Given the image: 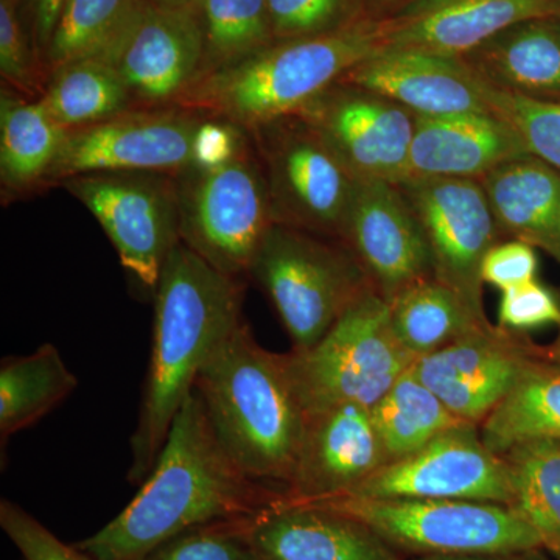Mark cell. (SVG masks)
I'll return each mask as SVG.
<instances>
[{"label":"cell","instance_id":"45","mask_svg":"<svg viewBox=\"0 0 560 560\" xmlns=\"http://www.w3.org/2000/svg\"><path fill=\"white\" fill-rule=\"evenodd\" d=\"M556 294H558V300L560 302V287L556 290ZM540 352L545 359L558 361V363H560V324L558 326V335H556L555 340H552L550 345L541 346Z\"/></svg>","mask_w":560,"mask_h":560},{"label":"cell","instance_id":"12","mask_svg":"<svg viewBox=\"0 0 560 560\" xmlns=\"http://www.w3.org/2000/svg\"><path fill=\"white\" fill-rule=\"evenodd\" d=\"M397 186L425 234L434 278L455 290L475 316L489 320L482 302L481 265L503 235L480 180L405 179Z\"/></svg>","mask_w":560,"mask_h":560},{"label":"cell","instance_id":"29","mask_svg":"<svg viewBox=\"0 0 560 560\" xmlns=\"http://www.w3.org/2000/svg\"><path fill=\"white\" fill-rule=\"evenodd\" d=\"M39 102L68 131L135 109L120 73L98 60L73 61L51 70Z\"/></svg>","mask_w":560,"mask_h":560},{"label":"cell","instance_id":"8","mask_svg":"<svg viewBox=\"0 0 560 560\" xmlns=\"http://www.w3.org/2000/svg\"><path fill=\"white\" fill-rule=\"evenodd\" d=\"M175 178L180 243L223 275L248 276L275 224L267 179L253 140L223 164L189 167Z\"/></svg>","mask_w":560,"mask_h":560},{"label":"cell","instance_id":"16","mask_svg":"<svg viewBox=\"0 0 560 560\" xmlns=\"http://www.w3.org/2000/svg\"><path fill=\"white\" fill-rule=\"evenodd\" d=\"M340 242L388 304L401 291L434 278L425 234L397 184L357 180Z\"/></svg>","mask_w":560,"mask_h":560},{"label":"cell","instance_id":"20","mask_svg":"<svg viewBox=\"0 0 560 560\" xmlns=\"http://www.w3.org/2000/svg\"><path fill=\"white\" fill-rule=\"evenodd\" d=\"M340 83L381 94L416 116L492 113L474 69L460 57L383 49L349 70Z\"/></svg>","mask_w":560,"mask_h":560},{"label":"cell","instance_id":"27","mask_svg":"<svg viewBox=\"0 0 560 560\" xmlns=\"http://www.w3.org/2000/svg\"><path fill=\"white\" fill-rule=\"evenodd\" d=\"M79 381L54 345L31 355L7 357L0 364V438L31 429L77 389Z\"/></svg>","mask_w":560,"mask_h":560},{"label":"cell","instance_id":"19","mask_svg":"<svg viewBox=\"0 0 560 560\" xmlns=\"http://www.w3.org/2000/svg\"><path fill=\"white\" fill-rule=\"evenodd\" d=\"M559 14L560 0H416L382 20L383 49L464 57L518 22Z\"/></svg>","mask_w":560,"mask_h":560},{"label":"cell","instance_id":"3","mask_svg":"<svg viewBox=\"0 0 560 560\" xmlns=\"http://www.w3.org/2000/svg\"><path fill=\"white\" fill-rule=\"evenodd\" d=\"M195 393L232 460L250 480L285 495L307 416L283 353L261 348L242 323L201 371Z\"/></svg>","mask_w":560,"mask_h":560},{"label":"cell","instance_id":"39","mask_svg":"<svg viewBox=\"0 0 560 560\" xmlns=\"http://www.w3.org/2000/svg\"><path fill=\"white\" fill-rule=\"evenodd\" d=\"M548 324H560V302L556 291L537 280L501 291L499 326L526 331Z\"/></svg>","mask_w":560,"mask_h":560},{"label":"cell","instance_id":"26","mask_svg":"<svg viewBox=\"0 0 560 560\" xmlns=\"http://www.w3.org/2000/svg\"><path fill=\"white\" fill-rule=\"evenodd\" d=\"M480 433L499 455L522 441L560 440V363L541 352L529 360L510 394L482 420Z\"/></svg>","mask_w":560,"mask_h":560},{"label":"cell","instance_id":"41","mask_svg":"<svg viewBox=\"0 0 560 560\" xmlns=\"http://www.w3.org/2000/svg\"><path fill=\"white\" fill-rule=\"evenodd\" d=\"M248 131L226 120L202 117L195 136L194 164L190 167H213L230 161L246 145Z\"/></svg>","mask_w":560,"mask_h":560},{"label":"cell","instance_id":"42","mask_svg":"<svg viewBox=\"0 0 560 560\" xmlns=\"http://www.w3.org/2000/svg\"><path fill=\"white\" fill-rule=\"evenodd\" d=\"M21 2L24 7L25 16H27L36 49H38L40 60L44 62L55 25H57L66 0H21Z\"/></svg>","mask_w":560,"mask_h":560},{"label":"cell","instance_id":"15","mask_svg":"<svg viewBox=\"0 0 560 560\" xmlns=\"http://www.w3.org/2000/svg\"><path fill=\"white\" fill-rule=\"evenodd\" d=\"M539 353L540 346L526 331L489 323L419 357L410 370L456 418L480 427Z\"/></svg>","mask_w":560,"mask_h":560},{"label":"cell","instance_id":"38","mask_svg":"<svg viewBox=\"0 0 560 560\" xmlns=\"http://www.w3.org/2000/svg\"><path fill=\"white\" fill-rule=\"evenodd\" d=\"M0 528L24 560H95L75 544L68 545L58 539L38 518L14 501H0Z\"/></svg>","mask_w":560,"mask_h":560},{"label":"cell","instance_id":"1","mask_svg":"<svg viewBox=\"0 0 560 560\" xmlns=\"http://www.w3.org/2000/svg\"><path fill=\"white\" fill-rule=\"evenodd\" d=\"M283 497L250 480L232 460L194 390L135 499L75 545L95 560H143L186 530L250 517Z\"/></svg>","mask_w":560,"mask_h":560},{"label":"cell","instance_id":"34","mask_svg":"<svg viewBox=\"0 0 560 560\" xmlns=\"http://www.w3.org/2000/svg\"><path fill=\"white\" fill-rule=\"evenodd\" d=\"M477 81L489 109L517 131L528 153L560 172V102L497 90L478 75Z\"/></svg>","mask_w":560,"mask_h":560},{"label":"cell","instance_id":"22","mask_svg":"<svg viewBox=\"0 0 560 560\" xmlns=\"http://www.w3.org/2000/svg\"><path fill=\"white\" fill-rule=\"evenodd\" d=\"M529 154L508 121L493 113L416 116L405 179H477ZM401 183V180H400Z\"/></svg>","mask_w":560,"mask_h":560},{"label":"cell","instance_id":"28","mask_svg":"<svg viewBox=\"0 0 560 560\" xmlns=\"http://www.w3.org/2000/svg\"><path fill=\"white\" fill-rule=\"evenodd\" d=\"M511 485V510L539 536L541 548L560 559V440L540 438L501 453Z\"/></svg>","mask_w":560,"mask_h":560},{"label":"cell","instance_id":"7","mask_svg":"<svg viewBox=\"0 0 560 560\" xmlns=\"http://www.w3.org/2000/svg\"><path fill=\"white\" fill-rule=\"evenodd\" d=\"M312 504L355 518L394 550L412 559L541 548L539 536L506 504L355 495L331 497Z\"/></svg>","mask_w":560,"mask_h":560},{"label":"cell","instance_id":"21","mask_svg":"<svg viewBox=\"0 0 560 560\" xmlns=\"http://www.w3.org/2000/svg\"><path fill=\"white\" fill-rule=\"evenodd\" d=\"M261 560H408L363 523L329 508L280 499L248 517Z\"/></svg>","mask_w":560,"mask_h":560},{"label":"cell","instance_id":"6","mask_svg":"<svg viewBox=\"0 0 560 560\" xmlns=\"http://www.w3.org/2000/svg\"><path fill=\"white\" fill-rule=\"evenodd\" d=\"M248 276L270 298L293 350L311 349L371 289L341 242L283 224L265 235Z\"/></svg>","mask_w":560,"mask_h":560},{"label":"cell","instance_id":"30","mask_svg":"<svg viewBox=\"0 0 560 560\" xmlns=\"http://www.w3.org/2000/svg\"><path fill=\"white\" fill-rule=\"evenodd\" d=\"M389 316L400 345L415 360L490 323L475 316L459 294L436 278L401 291L389 302Z\"/></svg>","mask_w":560,"mask_h":560},{"label":"cell","instance_id":"37","mask_svg":"<svg viewBox=\"0 0 560 560\" xmlns=\"http://www.w3.org/2000/svg\"><path fill=\"white\" fill-rule=\"evenodd\" d=\"M143 560H261L248 533V517L198 526L165 541Z\"/></svg>","mask_w":560,"mask_h":560},{"label":"cell","instance_id":"13","mask_svg":"<svg viewBox=\"0 0 560 560\" xmlns=\"http://www.w3.org/2000/svg\"><path fill=\"white\" fill-rule=\"evenodd\" d=\"M345 495L368 499L471 500L511 504L510 474L480 427L460 423L418 452L390 460Z\"/></svg>","mask_w":560,"mask_h":560},{"label":"cell","instance_id":"9","mask_svg":"<svg viewBox=\"0 0 560 560\" xmlns=\"http://www.w3.org/2000/svg\"><path fill=\"white\" fill-rule=\"evenodd\" d=\"M264 168L272 220L341 241L357 179L296 116L248 130Z\"/></svg>","mask_w":560,"mask_h":560},{"label":"cell","instance_id":"36","mask_svg":"<svg viewBox=\"0 0 560 560\" xmlns=\"http://www.w3.org/2000/svg\"><path fill=\"white\" fill-rule=\"evenodd\" d=\"M276 40L311 38L371 18L366 0H268Z\"/></svg>","mask_w":560,"mask_h":560},{"label":"cell","instance_id":"31","mask_svg":"<svg viewBox=\"0 0 560 560\" xmlns=\"http://www.w3.org/2000/svg\"><path fill=\"white\" fill-rule=\"evenodd\" d=\"M142 3L143 0H66L44 57L47 73L73 61L109 62Z\"/></svg>","mask_w":560,"mask_h":560},{"label":"cell","instance_id":"24","mask_svg":"<svg viewBox=\"0 0 560 560\" xmlns=\"http://www.w3.org/2000/svg\"><path fill=\"white\" fill-rule=\"evenodd\" d=\"M460 58L497 90L560 102L559 16L518 22Z\"/></svg>","mask_w":560,"mask_h":560},{"label":"cell","instance_id":"17","mask_svg":"<svg viewBox=\"0 0 560 560\" xmlns=\"http://www.w3.org/2000/svg\"><path fill=\"white\" fill-rule=\"evenodd\" d=\"M205 44L197 14L143 0L130 32L110 58L135 108H172L201 75Z\"/></svg>","mask_w":560,"mask_h":560},{"label":"cell","instance_id":"10","mask_svg":"<svg viewBox=\"0 0 560 560\" xmlns=\"http://www.w3.org/2000/svg\"><path fill=\"white\" fill-rule=\"evenodd\" d=\"M60 186L101 223L125 270L154 293L165 261L180 242L175 175L94 173Z\"/></svg>","mask_w":560,"mask_h":560},{"label":"cell","instance_id":"47","mask_svg":"<svg viewBox=\"0 0 560 560\" xmlns=\"http://www.w3.org/2000/svg\"><path fill=\"white\" fill-rule=\"evenodd\" d=\"M559 21H560V14H559Z\"/></svg>","mask_w":560,"mask_h":560},{"label":"cell","instance_id":"4","mask_svg":"<svg viewBox=\"0 0 560 560\" xmlns=\"http://www.w3.org/2000/svg\"><path fill=\"white\" fill-rule=\"evenodd\" d=\"M382 49L383 24L374 18L327 35L275 40L232 68L201 77L175 106L253 130L294 116Z\"/></svg>","mask_w":560,"mask_h":560},{"label":"cell","instance_id":"43","mask_svg":"<svg viewBox=\"0 0 560 560\" xmlns=\"http://www.w3.org/2000/svg\"><path fill=\"white\" fill-rule=\"evenodd\" d=\"M411 560H560L544 548L533 550L495 552V555L475 556H431V558H415Z\"/></svg>","mask_w":560,"mask_h":560},{"label":"cell","instance_id":"25","mask_svg":"<svg viewBox=\"0 0 560 560\" xmlns=\"http://www.w3.org/2000/svg\"><path fill=\"white\" fill-rule=\"evenodd\" d=\"M68 130L39 98L2 86L0 91V184L3 197H20L47 186Z\"/></svg>","mask_w":560,"mask_h":560},{"label":"cell","instance_id":"5","mask_svg":"<svg viewBox=\"0 0 560 560\" xmlns=\"http://www.w3.org/2000/svg\"><path fill=\"white\" fill-rule=\"evenodd\" d=\"M283 360L307 416L348 404L374 407L415 357L396 337L388 302L371 287L323 340Z\"/></svg>","mask_w":560,"mask_h":560},{"label":"cell","instance_id":"18","mask_svg":"<svg viewBox=\"0 0 560 560\" xmlns=\"http://www.w3.org/2000/svg\"><path fill=\"white\" fill-rule=\"evenodd\" d=\"M371 408L348 404L307 415L304 440L283 500L312 503L345 495L385 464Z\"/></svg>","mask_w":560,"mask_h":560},{"label":"cell","instance_id":"46","mask_svg":"<svg viewBox=\"0 0 560 560\" xmlns=\"http://www.w3.org/2000/svg\"><path fill=\"white\" fill-rule=\"evenodd\" d=\"M151 5L162 7V9L187 10L194 9L197 0H145Z\"/></svg>","mask_w":560,"mask_h":560},{"label":"cell","instance_id":"2","mask_svg":"<svg viewBox=\"0 0 560 560\" xmlns=\"http://www.w3.org/2000/svg\"><path fill=\"white\" fill-rule=\"evenodd\" d=\"M243 283L210 267L184 243L154 290L153 342L128 480L142 485L201 371L243 323Z\"/></svg>","mask_w":560,"mask_h":560},{"label":"cell","instance_id":"35","mask_svg":"<svg viewBox=\"0 0 560 560\" xmlns=\"http://www.w3.org/2000/svg\"><path fill=\"white\" fill-rule=\"evenodd\" d=\"M0 77L28 98H40L49 79L21 0H0Z\"/></svg>","mask_w":560,"mask_h":560},{"label":"cell","instance_id":"23","mask_svg":"<svg viewBox=\"0 0 560 560\" xmlns=\"http://www.w3.org/2000/svg\"><path fill=\"white\" fill-rule=\"evenodd\" d=\"M480 183L501 235L544 249L560 265V172L525 154Z\"/></svg>","mask_w":560,"mask_h":560},{"label":"cell","instance_id":"14","mask_svg":"<svg viewBox=\"0 0 560 560\" xmlns=\"http://www.w3.org/2000/svg\"><path fill=\"white\" fill-rule=\"evenodd\" d=\"M294 116L315 131L357 179L404 180L416 114L399 103L338 81Z\"/></svg>","mask_w":560,"mask_h":560},{"label":"cell","instance_id":"32","mask_svg":"<svg viewBox=\"0 0 560 560\" xmlns=\"http://www.w3.org/2000/svg\"><path fill=\"white\" fill-rule=\"evenodd\" d=\"M371 411L389 463L418 452L444 431L466 423L456 418L411 370L397 378Z\"/></svg>","mask_w":560,"mask_h":560},{"label":"cell","instance_id":"11","mask_svg":"<svg viewBox=\"0 0 560 560\" xmlns=\"http://www.w3.org/2000/svg\"><path fill=\"white\" fill-rule=\"evenodd\" d=\"M202 116L176 108H135L68 131L47 186L94 173H176L194 164Z\"/></svg>","mask_w":560,"mask_h":560},{"label":"cell","instance_id":"44","mask_svg":"<svg viewBox=\"0 0 560 560\" xmlns=\"http://www.w3.org/2000/svg\"><path fill=\"white\" fill-rule=\"evenodd\" d=\"M416 0H366L368 13L374 20H386L407 9Z\"/></svg>","mask_w":560,"mask_h":560},{"label":"cell","instance_id":"33","mask_svg":"<svg viewBox=\"0 0 560 560\" xmlns=\"http://www.w3.org/2000/svg\"><path fill=\"white\" fill-rule=\"evenodd\" d=\"M191 10L205 44L200 79L245 61L276 40L268 0H197Z\"/></svg>","mask_w":560,"mask_h":560},{"label":"cell","instance_id":"40","mask_svg":"<svg viewBox=\"0 0 560 560\" xmlns=\"http://www.w3.org/2000/svg\"><path fill=\"white\" fill-rule=\"evenodd\" d=\"M536 248L521 241H501L486 254L481 265L482 282L501 291L525 285L536 280Z\"/></svg>","mask_w":560,"mask_h":560}]
</instances>
